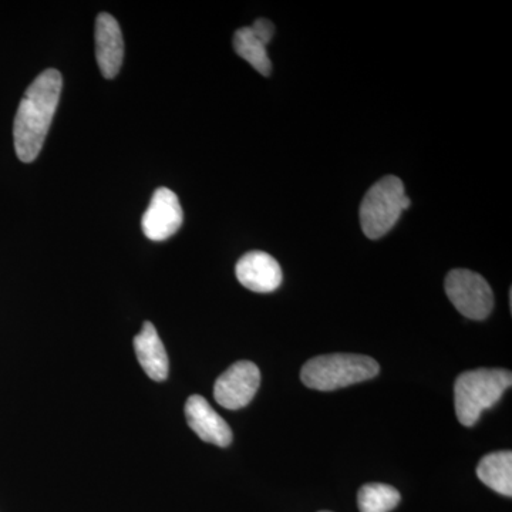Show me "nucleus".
<instances>
[{
  "label": "nucleus",
  "instance_id": "nucleus-1",
  "mask_svg": "<svg viewBox=\"0 0 512 512\" xmlns=\"http://www.w3.org/2000/svg\"><path fill=\"white\" fill-rule=\"evenodd\" d=\"M62 86V74L55 69L45 70L30 84L20 101L13 124V138L16 154L23 163H32L42 151Z\"/></svg>",
  "mask_w": 512,
  "mask_h": 512
},
{
  "label": "nucleus",
  "instance_id": "nucleus-2",
  "mask_svg": "<svg viewBox=\"0 0 512 512\" xmlns=\"http://www.w3.org/2000/svg\"><path fill=\"white\" fill-rule=\"evenodd\" d=\"M511 384V372L504 369L468 370L458 376L454 384L458 421L463 426L473 427L485 410L500 402Z\"/></svg>",
  "mask_w": 512,
  "mask_h": 512
},
{
  "label": "nucleus",
  "instance_id": "nucleus-3",
  "mask_svg": "<svg viewBox=\"0 0 512 512\" xmlns=\"http://www.w3.org/2000/svg\"><path fill=\"white\" fill-rule=\"evenodd\" d=\"M375 359L350 353L313 357L302 367L301 379L306 387L319 392H332L352 384L366 382L379 375Z\"/></svg>",
  "mask_w": 512,
  "mask_h": 512
},
{
  "label": "nucleus",
  "instance_id": "nucleus-4",
  "mask_svg": "<svg viewBox=\"0 0 512 512\" xmlns=\"http://www.w3.org/2000/svg\"><path fill=\"white\" fill-rule=\"evenodd\" d=\"M412 205L404 184L396 175H386L370 187L360 205V224L367 238L384 237Z\"/></svg>",
  "mask_w": 512,
  "mask_h": 512
},
{
  "label": "nucleus",
  "instance_id": "nucleus-5",
  "mask_svg": "<svg viewBox=\"0 0 512 512\" xmlns=\"http://www.w3.org/2000/svg\"><path fill=\"white\" fill-rule=\"evenodd\" d=\"M446 293L461 315L468 319L488 318L494 308V293L483 276L468 269H454L446 278Z\"/></svg>",
  "mask_w": 512,
  "mask_h": 512
},
{
  "label": "nucleus",
  "instance_id": "nucleus-6",
  "mask_svg": "<svg viewBox=\"0 0 512 512\" xmlns=\"http://www.w3.org/2000/svg\"><path fill=\"white\" fill-rule=\"evenodd\" d=\"M259 383L261 372L258 366L248 360H241L218 377L214 386L215 400L225 409H242L254 399Z\"/></svg>",
  "mask_w": 512,
  "mask_h": 512
},
{
  "label": "nucleus",
  "instance_id": "nucleus-7",
  "mask_svg": "<svg viewBox=\"0 0 512 512\" xmlns=\"http://www.w3.org/2000/svg\"><path fill=\"white\" fill-rule=\"evenodd\" d=\"M183 221V208L177 194L168 188L161 187L154 192L141 227L151 241H165L173 237L183 225Z\"/></svg>",
  "mask_w": 512,
  "mask_h": 512
},
{
  "label": "nucleus",
  "instance_id": "nucleus-8",
  "mask_svg": "<svg viewBox=\"0 0 512 512\" xmlns=\"http://www.w3.org/2000/svg\"><path fill=\"white\" fill-rule=\"evenodd\" d=\"M235 274L239 284L252 292H274L282 284V269L278 261L266 252H248L239 259Z\"/></svg>",
  "mask_w": 512,
  "mask_h": 512
},
{
  "label": "nucleus",
  "instance_id": "nucleus-9",
  "mask_svg": "<svg viewBox=\"0 0 512 512\" xmlns=\"http://www.w3.org/2000/svg\"><path fill=\"white\" fill-rule=\"evenodd\" d=\"M185 417L191 430L205 443L218 447L232 443L231 427L200 394H194L185 403Z\"/></svg>",
  "mask_w": 512,
  "mask_h": 512
},
{
  "label": "nucleus",
  "instance_id": "nucleus-10",
  "mask_svg": "<svg viewBox=\"0 0 512 512\" xmlns=\"http://www.w3.org/2000/svg\"><path fill=\"white\" fill-rule=\"evenodd\" d=\"M96 56L101 74L106 79H114L123 64L124 42L119 22L109 13H100L97 16Z\"/></svg>",
  "mask_w": 512,
  "mask_h": 512
},
{
  "label": "nucleus",
  "instance_id": "nucleus-11",
  "mask_svg": "<svg viewBox=\"0 0 512 512\" xmlns=\"http://www.w3.org/2000/svg\"><path fill=\"white\" fill-rule=\"evenodd\" d=\"M138 363L150 379L164 382L168 376V356L153 323H144L143 330L134 339Z\"/></svg>",
  "mask_w": 512,
  "mask_h": 512
},
{
  "label": "nucleus",
  "instance_id": "nucleus-12",
  "mask_svg": "<svg viewBox=\"0 0 512 512\" xmlns=\"http://www.w3.org/2000/svg\"><path fill=\"white\" fill-rule=\"evenodd\" d=\"M477 476L481 483L495 493L511 497L512 495V453L495 451L481 458L477 466Z\"/></svg>",
  "mask_w": 512,
  "mask_h": 512
},
{
  "label": "nucleus",
  "instance_id": "nucleus-13",
  "mask_svg": "<svg viewBox=\"0 0 512 512\" xmlns=\"http://www.w3.org/2000/svg\"><path fill=\"white\" fill-rule=\"evenodd\" d=\"M234 49L242 59L262 74L269 76L272 72L271 59L266 52V45L256 37L251 28H241L234 35Z\"/></svg>",
  "mask_w": 512,
  "mask_h": 512
},
{
  "label": "nucleus",
  "instance_id": "nucleus-14",
  "mask_svg": "<svg viewBox=\"0 0 512 512\" xmlns=\"http://www.w3.org/2000/svg\"><path fill=\"white\" fill-rule=\"evenodd\" d=\"M402 495L392 485L365 484L357 493L360 512H390L399 505Z\"/></svg>",
  "mask_w": 512,
  "mask_h": 512
},
{
  "label": "nucleus",
  "instance_id": "nucleus-15",
  "mask_svg": "<svg viewBox=\"0 0 512 512\" xmlns=\"http://www.w3.org/2000/svg\"><path fill=\"white\" fill-rule=\"evenodd\" d=\"M252 32L255 33L258 39H261L266 46L271 42L274 37L275 26L268 19H256L254 25L251 26Z\"/></svg>",
  "mask_w": 512,
  "mask_h": 512
},
{
  "label": "nucleus",
  "instance_id": "nucleus-16",
  "mask_svg": "<svg viewBox=\"0 0 512 512\" xmlns=\"http://www.w3.org/2000/svg\"><path fill=\"white\" fill-rule=\"evenodd\" d=\"M319 512H332V511H319Z\"/></svg>",
  "mask_w": 512,
  "mask_h": 512
}]
</instances>
